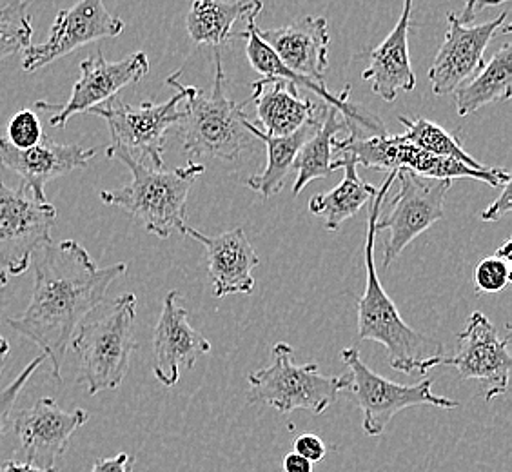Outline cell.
Here are the masks:
<instances>
[{
	"instance_id": "60d3db41",
	"label": "cell",
	"mask_w": 512,
	"mask_h": 472,
	"mask_svg": "<svg viewBox=\"0 0 512 472\" xmlns=\"http://www.w3.org/2000/svg\"><path fill=\"white\" fill-rule=\"evenodd\" d=\"M500 4L509 6V0H478L476 6H474V13H478L483 8H487V6H500Z\"/></svg>"
},
{
	"instance_id": "d6986e66",
	"label": "cell",
	"mask_w": 512,
	"mask_h": 472,
	"mask_svg": "<svg viewBox=\"0 0 512 472\" xmlns=\"http://www.w3.org/2000/svg\"><path fill=\"white\" fill-rule=\"evenodd\" d=\"M184 235L206 247L207 273L211 276L213 293L217 298L251 295L255 291L253 271L260 264V258L242 227L229 229L218 236H207L186 227Z\"/></svg>"
},
{
	"instance_id": "7c38bea8",
	"label": "cell",
	"mask_w": 512,
	"mask_h": 472,
	"mask_svg": "<svg viewBox=\"0 0 512 472\" xmlns=\"http://www.w3.org/2000/svg\"><path fill=\"white\" fill-rule=\"evenodd\" d=\"M458 351L444 364L454 367L463 380H478L485 387V400L507 393L511 380V338L500 336L487 316L474 311L458 333Z\"/></svg>"
},
{
	"instance_id": "d4e9b609",
	"label": "cell",
	"mask_w": 512,
	"mask_h": 472,
	"mask_svg": "<svg viewBox=\"0 0 512 472\" xmlns=\"http://www.w3.org/2000/svg\"><path fill=\"white\" fill-rule=\"evenodd\" d=\"M331 166L333 171L344 169V180L335 189L311 198L309 213L322 218L327 231H338L347 218L355 217L371 198H375L378 187L360 178L356 169L358 164L353 158H335Z\"/></svg>"
},
{
	"instance_id": "f546056e",
	"label": "cell",
	"mask_w": 512,
	"mask_h": 472,
	"mask_svg": "<svg viewBox=\"0 0 512 472\" xmlns=\"http://www.w3.org/2000/svg\"><path fill=\"white\" fill-rule=\"evenodd\" d=\"M35 0H10L0 8V62L31 46L30 6Z\"/></svg>"
},
{
	"instance_id": "83f0119b",
	"label": "cell",
	"mask_w": 512,
	"mask_h": 472,
	"mask_svg": "<svg viewBox=\"0 0 512 472\" xmlns=\"http://www.w3.org/2000/svg\"><path fill=\"white\" fill-rule=\"evenodd\" d=\"M402 169L413 171L420 177L449 180V182H454L458 178H473L493 187H503L507 182H511V173H507L505 169L471 168L456 158L438 157V155L425 153L422 149L414 148L413 144H409L407 140H405L404 157H402Z\"/></svg>"
},
{
	"instance_id": "ffe728a7",
	"label": "cell",
	"mask_w": 512,
	"mask_h": 472,
	"mask_svg": "<svg viewBox=\"0 0 512 472\" xmlns=\"http://www.w3.org/2000/svg\"><path fill=\"white\" fill-rule=\"evenodd\" d=\"M256 33L284 66L324 84L329 51V30L324 17H304L275 30H260L256 26Z\"/></svg>"
},
{
	"instance_id": "603a6c76",
	"label": "cell",
	"mask_w": 512,
	"mask_h": 472,
	"mask_svg": "<svg viewBox=\"0 0 512 472\" xmlns=\"http://www.w3.org/2000/svg\"><path fill=\"white\" fill-rule=\"evenodd\" d=\"M327 104L322 106L320 113L313 120H309L306 126L286 135V137H269L264 131H260L256 124H253L249 118L246 120V128L253 137L262 140L267 148V166L260 175L249 178L247 187L253 189L256 193H260L264 198H271L276 193H280L286 184V178L293 164H295L296 155L300 148L304 146V142L315 135L316 129L322 122L324 111Z\"/></svg>"
},
{
	"instance_id": "e575fe53",
	"label": "cell",
	"mask_w": 512,
	"mask_h": 472,
	"mask_svg": "<svg viewBox=\"0 0 512 472\" xmlns=\"http://www.w3.org/2000/svg\"><path fill=\"white\" fill-rule=\"evenodd\" d=\"M511 207V182H507L503 186L502 195L496 198L493 204L487 207L480 217H482L483 222H498L505 215L511 213Z\"/></svg>"
},
{
	"instance_id": "1f68e13d",
	"label": "cell",
	"mask_w": 512,
	"mask_h": 472,
	"mask_svg": "<svg viewBox=\"0 0 512 472\" xmlns=\"http://www.w3.org/2000/svg\"><path fill=\"white\" fill-rule=\"evenodd\" d=\"M42 137H44V129L33 109H20L17 115H13L8 124V137H6L13 148H33L35 144H39Z\"/></svg>"
},
{
	"instance_id": "44dd1931",
	"label": "cell",
	"mask_w": 512,
	"mask_h": 472,
	"mask_svg": "<svg viewBox=\"0 0 512 472\" xmlns=\"http://www.w3.org/2000/svg\"><path fill=\"white\" fill-rule=\"evenodd\" d=\"M414 0H404L400 19L384 42L371 51L369 66L362 79L385 102H394L398 93H409L416 88V75L409 57V30L413 20Z\"/></svg>"
},
{
	"instance_id": "b9f144b4",
	"label": "cell",
	"mask_w": 512,
	"mask_h": 472,
	"mask_svg": "<svg viewBox=\"0 0 512 472\" xmlns=\"http://www.w3.org/2000/svg\"><path fill=\"white\" fill-rule=\"evenodd\" d=\"M6 286H8V275L4 271H0V298H2V293H4Z\"/></svg>"
},
{
	"instance_id": "8d00e7d4",
	"label": "cell",
	"mask_w": 512,
	"mask_h": 472,
	"mask_svg": "<svg viewBox=\"0 0 512 472\" xmlns=\"http://www.w3.org/2000/svg\"><path fill=\"white\" fill-rule=\"evenodd\" d=\"M282 467L284 472H315V465L306 458H302L300 454H296L295 451L286 454Z\"/></svg>"
},
{
	"instance_id": "5b68a950",
	"label": "cell",
	"mask_w": 512,
	"mask_h": 472,
	"mask_svg": "<svg viewBox=\"0 0 512 472\" xmlns=\"http://www.w3.org/2000/svg\"><path fill=\"white\" fill-rule=\"evenodd\" d=\"M137 316V296L115 298L102 315L84 322L71 340L79 356L82 380L89 396L119 389L128 376L131 354L138 344L133 336Z\"/></svg>"
},
{
	"instance_id": "836d02e7",
	"label": "cell",
	"mask_w": 512,
	"mask_h": 472,
	"mask_svg": "<svg viewBox=\"0 0 512 472\" xmlns=\"http://www.w3.org/2000/svg\"><path fill=\"white\" fill-rule=\"evenodd\" d=\"M293 451L315 465L325 458V443L316 434H302L293 442Z\"/></svg>"
},
{
	"instance_id": "ba28073f",
	"label": "cell",
	"mask_w": 512,
	"mask_h": 472,
	"mask_svg": "<svg viewBox=\"0 0 512 472\" xmlns=\"http://www.w3.org/2000/svg\"><path fill=\"white\" fill-rule=\"evenodd\" d=\"M180 102H184V93L180 91L162 104L142 102L138 106H131L115 97L89 113L108 122L111 135L108 151H122L138 162L160 169L164 168L162 155L166 133L184 118V111L178 109Z\"/></svg>"
},
{
	"instance_id": "74e56055",
	"label": "cell",
	"mask_w": 512,
	"mask_h": 472,
	"mask_svg": "<svg viewBox=\"0 0 512 472\" xmlns=\"http://www.w3.org/2000/svg\"><path fill=\"white\" fill-rule=\"evenodd\" d=\"M0 472H57L55 467H50V469H42V467H37V465H31V463L24 462H15V460H10V462H4L0 465Z\"/></svg>"
},
{
	"instance_id": "9c48e42d",
	"label": "cell",
	"mask_w": 512,
	"mask_h": 472,
	"mask_svg": "<svg viewBox=\"0 0 512 472\" xmlns=\"http://www.w3.org/2000/svg\"><path fill=\"white\" fill-rule=\"evenodd\" d=\"M57 209L42 202L30 187L11 189L0 180V271L19 276L40 247L51 242Z\"/></svg>"
},
{
	"instance_id": "cb8c5ba5",
	"label": "cell",
	"mask_w": 512,
	"mask_h": 472,
	"mask_svg": "<svg viewBox=\"0 0 512 472\" xmlns=\"http://www.w3.org/2000/svg\"><path fill=\"white\" fill-rule=\"evenodd\" d=\"M262 10V0H195L186 17L189 39L218 50L235 39L233 26L238 19L247 20Z\"/></svg>"
},
{
	"instance_id": "6da1fadb",
	"label": "cell",
	"mask_w": 512,
	"mask_h": 472,
	"mask_svg": "<svg viewBox=\"0 0 512 472\" xmlns=\"http://www.w3.org/2000/svg\"><path fill=\"white\" fill-rule=\"evenodd\" d=\"M35 286L28 309L8 324L39 347L62 382V364L71 340L104 298L111 284L126 273V264L99 267L75 240L40 247L33 255Z\"/></svg>"
},
{
	"instance_id": "9a60e30c",
	"label": "cell",
	"mask_w": 512,
	"mask_h": 472,
	"mask_svg": "<svg viewBox=\"0 0 512 472\" xmlns=\"http://www.w3.org/2000/svg\"><path fill=\"white\" fill-rule=\"evenodd\" d=\"M88 420L89 414L82 409L66 411L53 398H42L15 414L11 429L17 434L26 462L50 469L66 453L71 436Z\"/></svg>"
},
{
	"instance_id": "4316f807",
	"label": "cell",
	"mask_w": 512,
	"mask_h": 472,
	"mask_svg": "<svg viewBox=\"0 0 512 472\" xmlns=\"http://www.w3.org/2000/svg\"><path fill=\"white\" fill-rule=\"evenodd\" d=\"M345 126L344 118L335 108L327 106L320 126L315 135L304 142V146L298 151L293 168L296 169L295 184H293V195H300L311 182L318 178L329 177L333 173V144L336 137Z\"/></svg>"
},
{
	"instance_id": "5bb4252c",
	"label": "cell",
	"mask_w": 512,
	"mask_h": 472,
	"mask_svg": "<svg viewBox=\"0 0 512 472\" xmlns=\"http://www.w3.org/2000/svg\"><path fill=\"white\" fill-rule=\"evenodd\" d=\"M507 17L509 11H503L498 19L465 26L454 13H447L449 30L429 69L434 95L442 97L453 93L454 89L462 86L463 80L469 79L482 68L485 50L494 39L496 31L509 24L505 22Z\"/></svg>"
},
{
	"instance_id": "30bf717a",
	"label": "cell",
	"mask_w": 512,
	"mask_h": 472,
	"mask_svg": "<svg viewBox=\"0 0 512 472\" xmlns=\"http://www.w3.org/2000/svg\"><path fill=\"white\" fill-rule=\"evenodd\" d=\"M396 178L400 182L398 195L389 213L376 222V231H389L382 262L384 269L402 255L416 236L444 218L445 195L453 186L449 180L420 177L407 169H400Z\"/></svg>"
},
{
	"instance_id": "d590c367",
	"label": "cell",
	"mask_w": 512,
	"mask_h": 472,
	"mask_svg": "<svg viewBox=\"0 0 512 472\" xmlns=\"http://www.w3.org/2000/svg\"><path fill=\"white\" fill-rule=\"evenodd\" d=\"M91 472H135L133 458L126 453H120L115 458H100L93 465Z\"/></svg>"
},
{
	"instance_id": "7402d4cb",
	"label": "cell",
	"mask_w": 512,
	"mask_h": 472,
	"mask_svg": "<svg viewBox=\"0 0 512 472\" xmlns=\"http://www.w3.org/2000/svg\"><path fill=\"white\" fill-rule=\"evenodd\" d=\"M251 100L256 106V117L269 137H286L295 133L320 113L324 104L302 99L295 84L284 79L256 80L251 84Z\"/></svg>"
},
{
	"instance_id": "f1b7e54d",
	"label": "cell",
	"mask_w": 512,
	"mask_h": 472,
	"mask_svg": "<svg viewBox=\"0 0 512 472\" xmlns=\"http://www.w3.org/2000/svg\"><path fill=\"white\" fill-rule=\"evenodd\" d=\"M398 120L404 124L405 133L402 137L413 144L414 148L422 149L425 153L438 155V157H451L465 162L467 166L476 169H485L487 166L480 164L478 160H474L462 144L458 142V138H454L451 133H447L444 128H440L438 124H434L431 120L425 118L398 117Z\"/></svg>"
},
{
	"instance_id": "7a4b0ae2",
	"label": "cell",
	"mask_w": 512,
	"mask_h": 472,
	"mask_svg": "<svg viewBox=\"0 0 512 472\" xmlns=\"http://www.w3.org/2000/svg\"><path fill=\"white\" fill-rule=\"evenodd\" d=\"M398 171H391L385 178L384 186L378 189L373 198V207L367 220V236H365V282L364 295L356 302L358 313V340H369L384 345L387 349V362L394 371L402 374H425L434 367L444 364V342L433 336L425 335L404 322L393 298L385 293L384 286L376 273L375 242L376 222L382 215V204L389 189L396 180Z\"/></svg>"
},
{
	"instance_id": "2e32d148",
	"label": "cell",
	"mask_w": 512,
	"mask_h": 472,
	"mask_svg": "<svg viewBox=\"0 0 512 472\" xmlns=\"http://www.w3.org/2000/svg\"><path fill=\"white\" fill-rule=\"evenodd\" d=\"M188 316L180 293L169 291L153 333V374L166 387H175L180 369L193 371L198 358L211 351V344L189 324Z\"/></svg>"
},
{
	"instance_id": "f35d334b",
	"label": "cell",
	"mask_w": 512,
	"mask_h": 472,
	"mask_svg": "<svg viewBox=\"0 0 512 472\" xmlns=\"http://www.w3.org/2000/svg\"><path fill=\"white\" fill-rule=\"evenodd\" d=\"M476 2L478 0H465V8H463L462 17H460V22L462 24H471V22H474V19H476V13H474V6H476Z\"/></svg>"
},
{
	"instance_id": "52a82bcc",
	"label": "cell",
	"mask_w": 512,
	"mask_h": 472,
	"mask_svg": "<svg viewBox=\"0 0 512 472\" xmlns=\"http://www.w3.org/2000/svg\"><path fill=\"white\" fill-rule=\"evenodd\" d=\"M342 362L349 369V385L345 391L353 396L356 407L364 414V433L367 436L384 434L394 416L416 405H433L440 409H458L460 404L451 398L433 393V380L425 378L413 385L396 384L376 374L362 362L355 347L342 351Z\"/></svg>"
},
{
	"instance_id": "3957f363",
	"label": "cell",
	"mask_w": 512,
	"mask_h": 472,
	"mask_svg": "<svg viewBox=\"0 0 512 472\" xmlns=\"http://www.w3.org/2000/svg\"><path fill=\"white\" fill-rule=\"evenodd\" d=\"M106 157L120 160L131 171L128 186L115 191H102L100 200L108 206L120 207L137 218L146 231L158 238H169L173 233L186 231V207L189 189L206 166L188 162L184 168H153L138 162L122 151H108Z\"/></svg>"
},
{
	"instance_id": "e0dca14e",
	"label": "cell",
	"mask_w": 512,
	"mask_h": 472,
	"mask_svg": "<svg viewBox=\"0 0 512 472\" xmlns=\"http://www.w3.org/2000/svg\"><path fill=\"white\" fill-rule=\"evenodd\" d=\"M256 17L258 15H251L246 20V31L235 33V39H244L247 42L246 55L249 64L253 66L255 71L264 77H271V79H284L291 84H295L296 88H306L313 91L320 99L324 100L327 106L335 108L342 118H344L345 126L351 131H362L365 135H385L384 122L378 120L375 115L367 113L365 109L360 106H355L349 102V86L344 89V93L340 95H333L329 89L325 88V84H320L316 80L298 75L295 71L284 66L278 57H276L273 50L267 46L264 40L258 37L256 33Z\"/></svg>"
},
{
	"instance_id": "ab89813d",
	"label": "cell",
	"mask_w": 512,
	"mask_h": 472,
	"mask_svg": "<svg viewBox=\"0 0 512 472\" xmlns=\"http://www.w3.org/2000/svg\"><path fill=\"white\" fill-rule=\"evenodd\" d=\"M8 354H10V342L0 335V376H2L4 365H6V360H8Z\"/></svg>"
},
{
	"instance_id": "277c9868",
	"label": "cell",
	"mask_w": 512,
	"mask_h": 472,
	"mask_svg": "<svg viewBox=\"0 0 512 472\" xmlns=\"http://www.w3.org/2000/svg\"><path fill=\"white\" fill-rule=\"evenodd\" d=\"M182 71L168 77V86L184 93L186 108L178 124L184 149L197 157L237 160L256 138L247 131V102L237 104L227 97V82L222 55L215 50V80L211 93L180 82Z\"/></svg>"
},
{
	"instance_id": "d6a6232c",
	"label": "cell",
	"mask_w": 512,
	"mask_h": 472,
	"mask_svg": "<svg viewBox=\"0 0 512 472\" xmlns=\"http://www.w3.org/2000/svg\"><path fill=\"white\" fill-rule=\"evenodd\" d=\"M46 356H37L33 362L28 364V367L13 380V384L0 389V440L2 436L10 431L11 420H13V405L19 398L20 391L24 389V385L30 382L31 376L39 369L40 365L44 364Z\"/></svg>"
},
{
	"instance_id": "ac0fdd59",
	"label": "cell",
	"mask_w": 512,
	"mask_h": 472,
	"mask_svg": "<svg viewBox=\"0 0 512 472\" xmlns=\"http://www.w3.org/2000/svg\"><path fill=\"white\" fill-rule=\"evenodd\" d=\"M95 155L97 148L60 144L48 135L28 149L13 148L6 138L0 137V166L17 173L22 184L30 187L31 193L42 202H48L44 191L48 182L75 169L86 168Z\"/></svg>"
},
{
	"instance_id": "8992f818",
	"label": "cell",
	"mask_w": 512,
	"mask_h": 472,
	"mask_svg": "<svg viewBox=\"0 0 512 472\" xmlns=\"http://www.w3.org/2000/svg\"><path fill=\"white\" fill-rule=\"evenodd\" d=\"M273 362L247 376L251 404L269 405L278 413L287 414L306 409L322 414L335 404L338 394L347 389L349 376H325L318 365H296L295 351L289 344L278 342L271 351Z\"/></svg>"
},
{
	"instance_id": "8fae6325",
	"label": "cell",
	"mask_w": 512,
	"mask_h": 472,
	"mask_svg": "<svg viewBox=\"0 0 512 472\" xmlns=\"http://www.w3.org/2000/svg\"><path fill=\"white\" fill-rule=\"evenodd\" d=\"M149 59L144 51L131 53L126 59L109 62L97 51L93 57L82 60L80 79L75 82L66 104H51L39 100L35 109L51 113L53 128H66L69 118L77 113H89L100 104L115 99L120 89L137 84L148 75Z\"/></svg>"
},
{
	"instance_id": "484cf974",
	"label": "cell",
	"mask_w": 512,
	"mask_h": 472,
	"mask_svg": "<svg viewBox=\"0 0 512 472\" xmlns=\"http://www.w3.org/2000/svg\"><path fill=\"white\" fill-rule=\"evenodd\" d=\"M511 84L512 46L511 42H505L493 59L478 69L471 82L454 89L458 115L467 117L489 104L511 99Z\"/></svg>"
},
{
	"instance_id": "4dcf8cb0",
	"label": "cell",
	"mask_w": 512,
	"mask_h": 472,
	"mask_svg": "<svg viewBox=\"0 0 512 472\" xmlns=\"http://www.w3.org/2000/svg\"><path fill=\"white\" fill-rule=\"evenodd\" d=\"M511 282V260L502 256L483 258L474 269V287L478 293H500Z\"/></svg>"
},
{
	"instance_id": "4fadbf2b",
	"label": "cell",
	"mask_w": 512,
	"mask_h": 472,
	"mask_svg": "<svg viewBox=\"0 0 512 472\" xmlns=\"http://www.w3.org/2000/svg\"><path fill=\"white\" fill-rule=\"evenodd\" d=\"M124 28V20L113 17L102 0H80L57 13L46 42L22 51V69L37 71L95 40L119 37Z\"/></svg>"
}]
</instances>
